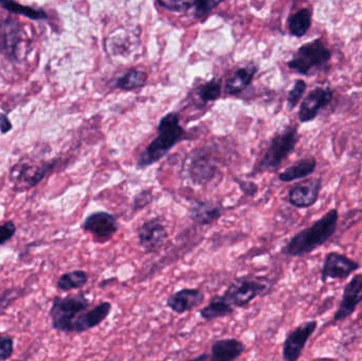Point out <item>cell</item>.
<instances>
[{"label":"cell","mask_w":362,"mask_h":361,"mask_svg":"<svg viewBox=\"0 0 362 361\" xmlns=\"http://www.w3.org/2000/svg\"><path fill=\"white\" fill-rule=\"evenodd\" d=\"M234 182L240 186V190L247 196L255 197L257 195V191H259V187L255 182H250V180H243L235 178Z\"/></svg>","instance_id":"e575fe53"},{"label":"cell","mask_w":362,"mask_h":361,"mask_svg":"<svg viewBox=\"0 0 362 361\" xmlns=\"http://www.w3.org/2000/svg\"><path fill=\"white\" fill-rule=\"evenodd\" d=\"M204 292L199 288H181L168 297L165 304L177 315L193 312L204 302Z\"/></svg>","instance_id":"2e32d148"},{"label":"cell","mask_w":362,"mask_h":361,"mask_svg":"<svg viewBox=\"0 0 362 361\" xmlns=\"http://www.w3.org/2000/svg\"><path fill=\"white\" fill-rule=\"evenodd\" d=\"M148 81V76L146 71L133 68L127 70L120 78H117L115 87L123 91H132L146 86Z\"/></svg>","instance_id":"d4e9b609"},{"label":"cell","mask_w":362,"mask_h":361,"mask_svg":"<svg viewBox=\"0 0 362 361\" xmlns=\"http://www.w3.org/2000/svg\"><path fill=\"white\" fill-rule=\"evenodd\" d=\"M82 229L93 237L98 244H105L112 239L119 231V223L112 214L105 211L89 214L82 224Z\"/></svg>","instance_id":"52a82bcc"},{"label":"cell","mask_w":362,"mask_h":361,"mask_svg":"<svg viewBox=\"0 0 362 361\" xmlns=\"http://www.w3.org/2000/svg\"><path fill=\"white\" fill-rule=\"evenodd\" d=\"M362 303V273L353 276L346 284L337 311L334 314L333 322L344 321L352 316Z\"/></svg>","instance_id":"4fadbf2b"},{"label":"cell","mask_w":362,"mask_h":361,"mask_svg":"<svg viewBox=\"0 0 362 361\" xmlns=\"http://www.w3.org/2000/svg\"><path fill=\"white\" fill-rule=\"evenodd\" d=\"M55 162L42 163V165H32V163L23 162L15 165L12 170V178L15 186L23 187L29 189L40 184L45 176L53 169Z\"/></svg>","instance_id":"e0dca14e"},{"label":"cell","mask_w":362,"mask_h":361,"mask_svg":"<svg viewBox=\"0 0 362 361\" xmlns=\"http://www.w3.org/2000/svg\"><path fill=\"white\" fill-rule=\"evenodd\" d=\"M221 93H223V85L221 81L213 78L200 85L197 95L202 104H208L210 102L217 101L221 97Z\"/></svg>","instance_id":"484cf974"},{"label":"cell","mask_w":362,"mask_h":361,"mask_svg":"<svg viewBox=\"0 0 362 361\" xmlns=\"http://www.w3.org/2000/svg\"><path fill=\"white\" fill-rule=\"evenodd\" d=\"M189 178L193 184L197 186H204L214 179L217 173L215 161L211 158L210 155L202 150L192 154L187 167Z\"/></svg>","instance_id":"9a60e30c"},{"label":"cell","mask_w":362,"mask_h":361,"mask_svg":"<svg viewBox=\"0 0 362 361\" xmlns=\"http://www.w3.org/2000/svg\"><path fill=\"white\" fill-rule=\"evenodd\" d=\"M187 139V133L180 125L177 112H169L161 118L157 127V136L138 157L136 169L146 170L159 162L180 142Z\"/></svg>","instance_id":"7a4b0ae2"},{"label":"cell","mask_w":362,"mask_h":361,"mask_svg":"<svg viewBox=\"0 0 362 361\" xmlns=\"http://www.w3.org/2000/svg\"><path fill=\"white\" fill-rule=\"evenodd\" d=\"M257 66L248 64L243 67L236 68L231 76L226 80L225 91L228 95H235L248 88L257 74Z\"/></svg>","instance_id":"ffe728a7"},{"label":"cell","mask_w":362,"mask_h":361,"mask_svg":"<svg viewBox=\"0 0 362 361\" xmlns=\"http://www.w3.org/2000/svg\"><path fill=\"white\" fill-rule=\"evenodd\" d=\"M189 215L198 226H210L221 218L223 207L213 201H196L189 206Z\"/></svg>","instance_id":"d6986e66"},{"label":"cell","mask_w":362,"mask_h":361,"mask_svg":"<svg viewBox=\"0 0 362 361\" xmlns=\"http://www.w3.org/2000/svg\"><path fill=\"white\" fill-rule=\"evenodd\" d=\"M300 140L299 127L293 124L274 134L269 146L252 174L278 170L282 163L295 152Z\"/></svg>","instance_id":"8992f818"},{"label":"cell","mask_w":362,"mask_h":361,"mask_svg":"<svg viewBox=\"0 0 362 361\" xmlns=\"http://www.w3.org/2000/svg\"><path fill=\"white\" fill-rule=\"evenodd\" d=\"M112 312V304L110 301H102L95 307L85 311L78 316L72 326L71 334L82 335L101 326Z\"/></svg>","instance_id":"5bb4252c"},{"label":"cell","mask_w":362,"mask_h":361,"mask_svg":"<svg viewBox=\"0 0 362 361\" xmlns=\"http://www.w3.org/2000/svg\"><path fill=\"white\" fill-rule=\"evenodd\" d=\"M16 233V226L12 220L0 225V246L4 245L12 239Z\"/></svg>","instance_id":"836d02e7"},{"label":"cell","mask_w":362,"mask_h":361,"mask_svg":"<svg viewBox=\"0 0 362 361\" xmlns=\"http://www.w3.org/2000/svg\"><path fill=\"white\" fill-rule=\"evenodd\" d=\"M208 358V353H202L199 355L194 356V357L189 358L185 361H206Z\"/></svg>","instance_id":"8d00e7d4"},{"label":"cell","mask_w":362,"mask_h":361,"mask_svg":"<svg viewBox=\"0 0 362 361\" xmlns=\"http://www.w3.org/2000/svg\"><path fill=\"white\" fill-rule=\"evenodd\" d=\"M25 294V288H11L0 290V316L4 315L13 303L16 302Z\"/></svg>","instance_id":"f1b7e54d"},{"label":"cell","mask_w":362,"mask_h":361,"mask_svg":"<svg viewBox=\"0 0 362 361\" xmlns=\"http://www.w3.org/2000/svg\"><path fill=\"white\" fill-rule=\"evenodd\" d=\"M91 305L93 303L85 292L55 297L49 309L51 326L57 332L71 335L74 321Z\"/></svg>","instance_id":"277c9868"},{"label":"cell","mask_w":362,"mask_h":361,"mask_svg":"<svg viewBox=\"0 0 362 361\" xmlns=\"http://www.w3.org/2000/svg\"><path fill=\"white\" fill-rule=\"evenodd\" d=\"M0 6L4 10L8 11V12L13 13V14L23 15V16L33 19V20H40V19L47 18V14L45 11L36 10V8H31V6H23V4H17V2L0 1Z\"/></svg>","instance_id":"4316f807"},{"label":"cell","mask_w":362,"mask_h":361,"mask_svg":"<svg viewBox=\"0 0 362 361\" xmlns=\"http://www.w3.org/2000/svg\"><path fill=\"white\" fill-rule=\"evenodd\" d=\"M333 52L321 38L300 46L287 61V68L300 76H313L327 72L331 67Z\"/></svg>","instance_id":"3957f363"},{"label":"cell","mask_w":362,"mask_h":361,"mask_svg":"<svg viewBox=\"0 0 362 361\" xmlns=\"http://www.w3.org/2000/svg\"><path fill=\"white\" fill-rule=\"evenodd\" d=\"M313 12L310 8H301L291 13L287 18V29L293 37L301 38L308 34L313 25Z\"/></svg>","instance_id":"603a6c76"},{"label":"cell","mask_w":362,"mask_h":361,"mask_svg":"<svg viewBox=\"0 0 362 361\" xmlns=\"http://www.w3.org/2000/svg\"><path fill=\"white\" fill-rule=\"evenodd\" d=\"M138 243L146 254H154L165 246L169 239L167 227L158 220L151 218L137 229Z\"/></svg>","instance_id":"30bf717a"},{"label":"cell","mask_w":362,"mask_h":361,"mask_svg":"<svg viewBox=\"0 0 362 361\" xmlns=\"http://www.w3.org/2000/svg\"><path fill=\"white\" fill-rule=\"evenodd\" d=\"M246 352V345L238 338H223L211 345L206 361H238Z\"/></svg>","instance_id":"ac0fdd59"},{"label":"cell","mask_w":362,"mask_h":361,"mask_svg":"<svg viewBox=\"0 0 362 361\" xmlns=\"http://www.w3.org/2000/svg\"><path fill=\"white\" fill-rule=\"evenodd\" d=\"M274 284L264 277L242 276L228 285L223 297L235 309L248 307L257 298H263L272 292Z\"/></svg>","instance_id":"5b68a950"},{"label":"cell","mask_w":362,"mask_h":361,"mask_svg":"<svg viewBox=\"0 0 362 361\" xmlns=\"http://www.w3.org/2000/svg\"><path fill=\"white\" fill-rule=\"evenodd\" d=\"M221 4H223V1H214V0L195 1L193 8L194 18L197 19V20H204Z\"/></svg>","instance_id":"f546056e"},{"label":"cell","mask_w":362,"mask_h":361,"mask_svg":"<svg viewBox=\"0 0 362 361\" xmlns=\"http://www.w3.org/2000/svg\"><path fill=\"white\" fill-rule=\"evenodd\" d=\"M14 339L8 335L0 334V361H6L14 354Z\"/></svg>","instance_id":"1f68e13d"},{"label":"cell","mask_w":362,"mask_h":361,"mask_svg":"<svg viewBox=\"0 0 362 361\" xmlns=\"http://www.w3.org/2000/svg\"><path fill=\"white\" fill-rule=\"evenodd\" d=\"M318 329V322L316 320H310L304 322L291 331L282 348V358L284 361H298L303 354L304 349L308 345L310 337L315 334Z\"/></svg>","instance_id":"ba28073f"},{"label":"cell","mask_w":362,"mask_h":361,"mask_svg":"<svg viewBox=\"0 0 362 361\" xmlns=\"http://www.w3.org/2000/svg\"><path fill=\"white\" fill-rule=\"evenodd\" d=\"M89 281L88 273L83 269L67 271L59 276L57 288L59 292H70L72 290H82Z\"/></svg>","instance_id":"cb8c5ba5"},{"label":"cell","mask_w":362,"mask_h":361,"mask_svg":"<svg viewBox=\"0 0 362 361\" xmlns=\"http://www.w3.org/2000/svg\"><path fill=\"white\" fill-rule=\"evenodd\" d=\"M12 129V124L8 121L6 114H0V131L2 134H6Z\"/></svg>","instance_id":"d590c367"},{"label":"cell","mask_w":362,"mask_h":361,"mask_svg":"<svg viewBox=\"0 0 362 361\" xmlns=\"http://www.w3.org/2000/svg\"><path fill=\"white\" fill-rule=\"evenodd\" d=\"M235 312L236 309L223 298V295H216L210 299L206 305L199 309V316L204 321L211 322L231 317Z\"/></svg>","instance_id":"44dd1931"},{"label":"cell","mask_w":362,"mask_h":361,"mask_svg":"<svg viewBox=\"0 0 362 361\" xmlns=\"http://www.w3.org/2000/svg\"><path fill=\"white\" fill-rule=\"evenodd\" d=\"M339 212L327 211L310 227L293 235L282 249V254L291 258H303L316 251L327 243L337 231Z\"/></svg>","instance_id":"6da1fadb"},{"label":"cell","mask_w":362,"mask_h":361,"mask_svg":"<svg viewBox=\"0 0 362 361\" xmlns=\"http://www.w3.org/2000/svg\"><path fill=\"white\" fill-rule=\"evenodd\" d=\"M308 90V83L302 78H298L293 83V88L287 93L286 107L288 112H293L303 99L304 93Z\"/></svg>","instance_id":"83f0119b"},{"label":"cell","mask_w":362,"mask_h":361,"mask_svg":"<svg viewBox=\"0 0 362 361\" xmlns=\"http://www.w3.org/2000/svg\"><path fill=\"white\" fill-rule=\"evenodd\" d=\"M321 190H322V178H305L289 190V203L299 209L310 208L318 201Z\"/></svg>","instance_id":"7c38bea8"},{"label":"cell","mask_w":362,"mask_h":361,"mask_svg":"<svg viewBox=\"0 0 362 361\" xmlns=\"http://www.w3.org/2000/svg\"><path fill=\"white\" fill-rule=\"evenodd\" d=\"M361 268V265L346 254L337 251L329 252L325 256L321 269V280L325 283L333 280H346Z\"/></svg>","instance_id":"8fae6325"},{"label":"cell","mask_w":362,"mask_h":361,"mask_svg":"<svg viewBox=\"0 0 362 361\" xmlns=\"http://www.w3.org/2000/svg\"><path fill=\"white\" fill-rule=\"evenodd\" d=\"M317 159L315 157H305L296 161L293 165L279 174V180L282 182H291L296 180L305 179L316 171Z\"/></svg>","instance_id":"7402d4cb"},{"label":"cell","mask_w":362,"mask_h":361,"mask_svg":"<svg viewBox=\"0 0 362 361\" xmlns=\"http://www.w3.org/2000/svg\"><path fill=\"white\" fill-rule=\"evenodd\" d=\"M334 100V90L329 86H317L304 97L298 118L301 123L312 122Z\"/></svg>","instance_id":"9c48e42d"},{"label":"cell","mask_w":362,"mask_h":361,"mask_svg":"<svg viewBox=\"0 0 362 361\" xmlns=\"http://www.w3.org/2000/svg\"><path fill=\"white\" fill-rule=\"evenodd\" d=\"M153 201H154V196H153L152 191H141V192L136 195L135 199H134L133 211L138 212L140 211V210L144 209V208L150 205Z\"/></svg>","instance_id":"d6a6232c"},{"label":"cell","mask_w":362,"mask_h":361,"mask_svg":"<svg viewBox=\"0 0 362 361\" xmlns=\"http://www.w3.org/2000/svg\"><path fill=\"white\" fill-rule=\"evenodd\" d=\"M156 4L165 10L174 13H185L187 11L193 10L195 1H185V0H169V1H161L158 0Z\"/></svg>","instance_id":"4dcf8cb0"}]
</instances>
